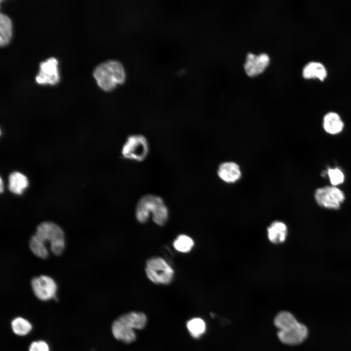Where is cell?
Returning <instances> with one entry per match:
<instances>
[{"mask_svg": "<svg viewBox=\"0 0 351 351\" xmlns=\"http://www.w3.org/2000/svg\"><path fill=\"white\" fill-rule=\"evenodd\" d=\"M273 324L278 329V339L285 345H298L308 338L309 331L307 326L299 322L289 311H282L278 312L273 319Z\"/></svg>", "mask_w": 351, "mask_h": 351, "instance_id": "cell-1", "label": "cell"}, {"mask_svg": "<svg viewBox=\"0 0 351 351\" xmlns=\"http://www.w3.org/2000/svg\"><path fill=\"white\" fill-rule=\"evenodd\" d=\"M93 76L101 89L110 92L125 82L126 72L120 61L110 59L98 65L94 71Z\"/></svg>", "mask_w": 351, "mask_h": 351, "instance_id": "cell-2", "label": "cell"}, {"mask_svg": "<svg viewBox=\"0 0 351 351\" xmlns=\"http://www.w3.org/2000/svg\"><path fill=\"white\" fill-rule=\"evenodd\" d=\"M146 323L147 317L144 313L136 312H127L114 321L112 332L117 339L130 344L136 339L134 330L143 329Z\"/></svg>", "mask_w": 351, "mask_h": 351, "instance_id": "cell-3", "label": "cell"}, {"mask_svg": "<svg viewBox=\"0 0 351 351\" xmlns=\"http://www.w3.org/2000/svg\"><path fill=\"white\" fill-rule=\"evenodd\" d=\"M150 213L154 222L163 225L168 218V209L163 199L159 196L147 194L138 200L136 207V216L141 223L145 222Z\"/></svg>", "mask_w": 351, "mask_h": 351, "instance_id": "cell-4", "label": "cell"}, {"mask_svg": "<svg viewBox=\"0 0 351 351\" xmlns=\"http://www.w3.org/2000/svg\"><path fill=\"white\" fill-rule=\"evenodd\" d=\"M35 235L44 244L49 241L54 254H61L65 245L64 233L58 224L51 221L42 222L37 226Z\"/></svg>", "mask_w": 351, "mask_h": 351, "instance_id": "cell-5", "label": "cell"}, {"mask_svg": "<svg viewBox=\"0 0 351 351\" xmlns=\"http://www.w3.org/2000/svg\"><path fill=\"white\" fill-rule=\"evenodd\" d=\"M149 151L150 145L146 137L140 134H133L126 138L121 155L126 159L140 162L146 159Z\"/></svg>", "mask_w": 351, "mask_h": 351, "instance_id": "cell-6", "label": "cell"}, {"mask_svg": "<svg viewBox=\"0 0 351 351\" xmlns=\"http://www.w3.org/2000/svg\"><path fill=\"white\" fill-rule=\"evenodd\" d=\"M145 271L149 279L156 284H168L173 278V270L160 257L149 259L146 262Z\"/></svg>", "mask_w": 351, "mask_h": 351, "instance_id": "cell-7", "label": "cell"}, {"mask_svg": "<svg viewBox=\"0 0 351 351\" xmlns=\"http://www.w3.org/2000/svg\"><path fill=\"white\" fill-rule=\"evenodd\" d=\"M314 198L319 206L331 210H338L345 198L343 192L333 186L317 189Z\"/></svg>", "mask_w": 351, "mask_h": 351, "instance_id": "cell-8", "label": "cell"}, {"mask_svg": "<svg viewBox=\"0 0 351 351\" xmlns=\"http://www.w3.org/2000/svg\"><path fill=\"white\" fill-rule=\"evenodd\" d=\"M31 284L34 293L39 299L47 300L55 296L57 285L51 277L44 275L34 277Z\"/></svg>", "mask_w": 351, "mask_h": 351, "instance_id": "cell-9", "label": "cell"}, {"mask_svg": "<svg viewBox=\"0 0 351 351\" xmlns=\"http://www.w3.org/2000/svg\"><path fill=\"white\" fill-rule=\"evenodd\" d=\"M56 58H51L40 63L39 70L36 77V80L40 84L55 85L59 79Z\"/></svg>", "mask_w": 351, "mask_h": 351, "instance_id": "cell-10", "label": "cell"}, {"mask_svg": "<svg viewBox=\"0 0 351 351\" xmlns=\"http://www.w3.org/2000/svg\"><path fill=\"white\" fill-rule=\"evenodd\" d=\"M270 58L266 54L256 55L249 53L244 68L247 75L254 77L262 73L268 66Z\"/></svg>", "mask_w": 351, "mask_h": 351, "instance_id": "cell-11", "label": "cell"}, {"mask_svg": "<svg viewBox=\"0 0 351 351\" xmlns=\"http://www.w3.org/2000/svg\"><path fill=\"white\" fill-rule=\"evenodd\" d=\"M217 173L219 178L227 183H235L241 176L239 166L233 161H227L220 164Z\"/></svg>", "mask_w": 351, "mask_h": 351, "instance_id": "cell-12", "label": "cell"}, {"mask_svg": "<svg viewBox=\"0 0 351 351\" xmlns=\"http://www.w3.org/2000/svg\"><path fill=\"white\" fill-rule=\"evenodd\" d=\"M288 229L283 222L276 220L270 224L267 229V235L269 241L274 244L284 243L288 236Z\"/></svg>", "mask_w": 351, "mask_h": 351, "instance_id": "cell-13", "label": "cell"}, {"mask_svg": "<svg viewBox=\"0 0 351 351\" xmlns=\"http://www.w3.org/2000/svg\"><path fill=\"white\" fill-rule=\"evenodd\" d=\"M302 75L306 78H317L323 80L327 76V71L322 63L312 61L308 62L304 66Z\"/></svg>", "mask_w": 351, "mask_h": 351, "instance_id": "cell-14", "label": "cell"}, {"mask_svg": "<svg viewBox=\"0 0 351 351\" xmlns=\"http://www.w3.org/2000/svg\"><path fill=\"white\" fill-rule=\"evenodd\" d=\"M323 125L327 133L334 135L343 130L344 123L338 114L331 112L324 116Z\"/></svg>", "mask_w": 351, "mask_h": 351, "instance_id": "cell-15", "label": "cell"}, {"mask_svg": "<svg viewBox=\"0 0 351 351\" xmlns=\"http://www.w3.org/2000/svg\"><path fill=\"white\" fill-rule=\"evenodd\" d=\"M29 182L27 177L23 174L14 172L9 176V189L13 193L20 195L27 188Z\"/></svg>", "mask_w": 351, "mask_h": 351, "instance_id": "cell-16", "label": "cell"}, {"mask_svg": "<svg viewBox=\"0 0 351 351\" xmlns=\"http://www.w3.org/2000/svg\"><path fill=\"white\" fill-rule=\"evenodd\" d=\"M12 35V24L8 16L0 14V45L3 46L10 41Z\"/></svg>", "mask_w": 351, "mask_h": 351, "instance_id": "cell-17", "label": "cell"}, {"mask_svg": "<svg viewBox=\"0 0 351 351\" xmlns=\"http://www.w3.org/2000/svg\"><path fill=\"white\" fill-rule=\"evenodd\" d=\"M187 328L191 335L195 339L200 338L206 330V325L201 318L195 317L187 322Z\"/></svg>", "mask_w": 351, "mask_h": 351, "instance_id": "cell-18", "label": "cell"}, {"mask_svg": "<svg viewBox=\"0 0 351 351\" xmlns=\"http://www.w3.org/2000/svg\"><path fill=\"white\" fill-rule=\"evenodd\" d=\"M29 246L32 252L37 257L42 259H46L48 257L49 253L45 245L35 234L30 238Z\"/></svg>", "mask_w": 351, "mask_h": 351, "instance_id": "cell-19", "label": "cell"}, {"mask_svg": "<svg viewBox=\"0 0 351 351\" xmlns=\"http://www.w3.org/2000/svg\"><path fill=\"white\" fill-rule=\"evenodd\" d=\"M194 245L193 240L188 235H179L174 242V246L178 251L181 253L190 252Z\"/></svg>", "mask_w": 351, "mask_h": 351, "instance_id": "cell-20", "label": "cell"}, {"mask_svg": "<svg viewBox=\"0 0 351 351\" xmlns=\"http://www.w3.org/2000/svg\"><path fill=\"white\" fill-rule=\"evenodd\" d=\"M13 331L19 335H24L27 334L31 330L32 326L30 323L26 320L17 317L14 319L11 323Z\"/></svg>", "mask_w": 351, "mask_h": 351, "instance_id": "cell-21", "label": "cell"}, {"mask_svg": "<svg viewBox=\"0 0 351 351\" xmlns=\"http://www.w3.org/2000/svg\"><path fill=\"white\" fill-rule=\"evenodd\" d=\"M327 174L330 182L333 186L340 184L344 182V175L339 169H329Z\"/></svg>", "mask_w": 351, "mask_h": 351, "instance_id": "cell-22", "label": "cell"}, {"mask_svg": "<svg viewBox=\"0 0 351 351\" xmlns=\"http://www.w3.org/2000/svg\"><path fill=\"white\" fill-rule=\"evenodd\" d=\"M29 351H49L48 346L43 341L32 342L29 349Z\"/></svg>", "mask_w": 351, "mask_h": 351, "instance_id": "cell-23", "label": "cell"}, {"mask_svg": "<svg viewBox=\"0 0 351 351\" xmlns=\"http://www.w3.org/2000/svg\"><path fill=\"white\" fill-rule=\"evenodd\" d=\"M4 190V185L3 182L2 181V179L1 177L0 178V192L1 193H2L3 192Z\"/></svg>", "mask_w": 351, "mask_h": 351, "instance_id": "cell-24", "label": "cell"}]
</instances>
